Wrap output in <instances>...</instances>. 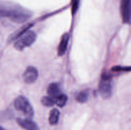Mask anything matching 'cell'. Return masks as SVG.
<instances>
[{
    "mask_svg": "<svg viewBox=\"0 0 131 130\" xmlns=\"http://www.w3.org/2000/svg\"><path fill=\"white\" fill-rule=\"evenodd\" d=\"M29 10L18 4L0 1V18H7L16 23H23L31 17Z\"/></svg>",
    "mask_w": 131,
    "mask_h": 130,
    "instance_id": "cell-1",
    "label": "cell"
},
{
    "mask_svg": "<svg viewBox=\"0 0 131 130\" xmlns=\"http://www.w3.org/2000/svg\"><path fill=\"white\" fill-rule=\"evenodd\" d=\"M37 34L34 31L27 30L19 36L14 43V47L18 50H23L24 48L29 47L36 41Z\"/></svg>",
    "mask_w": 131,
    "mask_h": 130,
    "instance_id": "cell-2",
    "label": "cell"
},
{
    "mask_svg": "<svg viewBox=\"0 0 131 130\" xmlns=\"http://www.w3.org/2000/svg\"><path fill=\"white\" fill-rule=\"evenodd\" d=\"M14 107L18 111L22 112L28 119H31L34 115V110L31 105L26 97L20 96L14 101Z\"/></svg>",
    "mask_w": 131,
    "mask_h": 130,
    "instance_id": "cell-3",
    "label": "cell"
},
{
    "mask_svg": "<svg viewBox=\"0 0 131 130\" xmlns=\"http://www.w3.org/2000/svg\"><path fill=\"white\" fill-rule=\"evenodd\" d=\"M99 90L101 96L106 99L110 98L112 93V85H111V76L108 74H103L100 81Z\"/></svg>",
    "mask_w": 131,
    "mask_h": 130,
    "instance_id": "cell-4",
    "label": "cell"
},
{
    "mask_svg": "<svg viewBox=\"0 0 131 130\" xmlns=\"http://www.w3.org/2000/svg\"><path fill=\"white\" fill-rule=\"evenodd\" d=\"M120 13L123 22L129 24L130 20V0L120 1Z\"/></svg>",
    "mask_w": 131,
    "mask_h": 130,
    "instance_id": "cell-5",
    "label": "cell"
},
{
    "mask_svg": "<svg viewBox=\"0 0 131 130\" xmlns=\"http://www.w3.org/2000/svg\"><path fill=\"white\" fill-rule=\"evenodd\" d=\"M38 73L37 69L33 66L27 68L23 74V79L26 84H33L37 80Z\"/></svg>",
    "mask_w": 131,
    "mask_h": 130,
    "instance_id": "cell-6",
    "label": "cell"
},
{
    "mask_svg": "<svg viewBox=\"0 0 131 130\" xmlns=\"http://www.w3.org/2000/svg\"><path fill=\"white\" fill-rule=\"evenodd\" d=\"M18 124L25 130H40L39 127L36 122L31 121L30 119H17Z\"/></svg>",
    "mask_w": 131,
    "mask_h": 130,
    "instance_id": "cell-7",
    "label": "cell"
},
{
    "mask_svg": "<svg viewBox=\"0 0 131 130\" xmlns=\"http://www.w3.org/2000/svg\"><path fill=\"white\" fill-rule=\"evenodd\" d=\"M69 39H70V36L68 33H65L63 35L60 44H59L58 48V54L59 56H63L66 52L68 44H69Z\"/></svg>",
    "mask_w": 131,
    "mask_h": 130,
    "instance_id": "cell-8",
    "label": "cell"
},
{
    "mask_svg": "<svg viewBox=\"0 0 131 130\" xmlns=\"http://www.w3.org/2000/svg\"><path fill=\"white\" fill-rule=\"evenodd\" d=\"M47 94L49 96L51 97L52 98H56L60 93V89L59 85L56 83H51L49 85L48 88H47Z\"/></svg>",
    "mask_w": 131,
    "mask_h": 130,
    "instance_id": "cell-9",
    "label": "cell"
},
{
    "mask_svg": "<svg viewBox=\"0 0 131 130\" xmlns=\"http://www.w3.org/2000/svg\"><path fill=\"white\" fill-rule=\"evenodd\" d=\"M60 111L56 108H54L51 111L49 117V122L51 125L57 124L60 118Z\"/></svg>",
    "mask_w": 131,
    "mask_h": 130,
    "instance_id": "cell-10",
    "label": "cell"
},
{
    "mask_svg": "<svg viewBox=\"0 0 131 130\" xmlns=\"http://www.w3.org/2000/svg\"><path fill=\"white\" fill-rule=\"evenodd\" d=\"M67 96L65 94H60L55 98V104L59 107H63L66 105L67 102Z\"/></svg>",
    "mask_w": 131,
    "mask_h": 130,
    "instance_id": "cell-11",
    "label": "cell"
},
{
    "mask_svg": "<svg viewBox=\"0 0 131 130\" xmlns=\"http://www.w3.org/2000/svg\"><path fill=\"white\" fill-rule=\"evenodd\" d=\"M88 97H89L88 92L86 91V90H83V91H81L78 93V94L76 96V100L79 103H84L88 101Z\"/></svg>",
    "mask_w": 131,
    "mask_h": 130,
    "instance_id": "cell-12",
    "label": "cell"
},
{
    "mask_svg": "<svg viewBox=\"0 0 131 130\" xmlns=\"http://www.w3.org/2000/svg\"><path fill=\"white\" fill-rule=\"evenodd\" d=\"M42 105L46 107H52L55 104V99L50 96H43L41 100Z\"/></svg>",
    "mask_w": 131,
    "mask_h": 130,
    "instance_id": "cell-13",
    "label": "cell"
},
{
    "mask_svg": "<svg viewBox=\"0 0 131 130\" xmlns=\"http://www.w3.org/2000/svg\"><path fill=\"white\" fill-rule=\"evenodd\" d=\"M11 118V113L10 112H0V121H4Z\"/></svg>",
    "mask_w": 131,
    "mask_h": 130,
    "instance_id": "cell-14",
    "label": "cell"
},
{
    "mask_svg": "<svg viewBox=\"0 0 131 130\" xmlns=\"http://www.w3.org/2000/svg\"><path fill=\"white\" fill-rule=\"evenodd\" d=\"M130 67H121V66H115L112 68V70L113 71H130Z\"/></svg>",
    "mask_w": 131,
    "mask_h": 130,
    "instance_id": "cell-15",
    "label": "cell"
},
{
    "mask_svg": "<svg viewBox=\"0 0 131 130\" xmlns=\"http://www.w3.org/2000/svg\"><path fill=\"white\" fill-rule=\"evenodd\" d=\"M79 0H72V14H75L79 6Z\"/></svg>",
    "mask_w": 131,
    "mask_h": 130,
    "instance_id": "cell-16",
    "label": "cell"
},
{
    "mask_svg": "<svg viewBox=\"0 0 131 130\" xmlns=\"http://www.w3.org/2000/svg\"><path fill=\"white\" fill-rule=\"evenodd\" d=\"M0 130H5V129H4L3 128V127H1V126H0Z\"/></svg>",
    "mask_w": 131,
    "mask_h": 130,
    "instance_id": "cell-17",
    "label": "cell"
}]
</instances>
